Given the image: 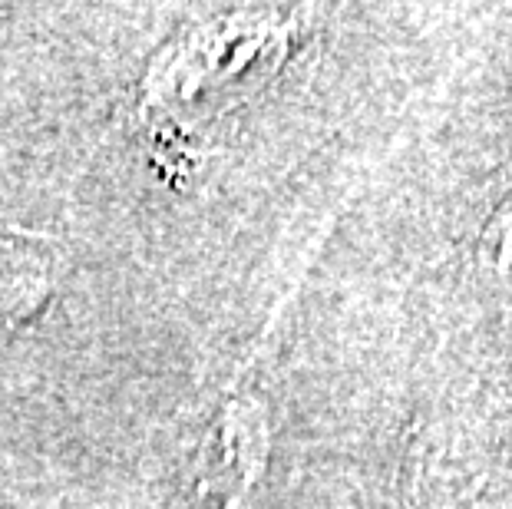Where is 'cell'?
<instances>
[{
    "instance_id": "6da1fadb",
    "label": "cell",
    "mask_w": 512,
    "mask_h": 509,
    "mask_svg": "<svg viewBox=\"0 0 512 509\" xmlns=\"http://www.w3.org/2000/svg\"><path fill=\"white\" fill-rule=\"evenodd\" d=\"M275 34L258 17H212L152 60L146 100L156 110L215 113L235 100L232 90L252 80L255 57Z\"/></svg>"
},
{
    "instance_id": "7a4b0ae2",
    "label": "cell",
    "mask_w": 512,
    "mask_h": 509,
    "mask_svg": "<svg viewBox=\"0 0 512 509\" xmlns=\"http://www.w3.org/2000/svg\"><path fill=\"white\" fill-rule=\"evenodd\" d=\"M60 252L47 235L0 222V328L24 321L50 298Z\"/></svg>"
}]
</instances>
